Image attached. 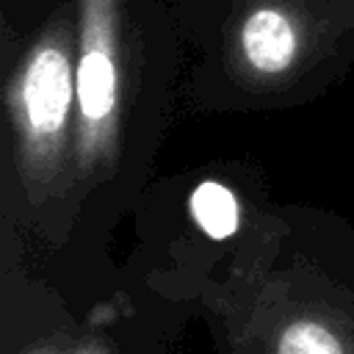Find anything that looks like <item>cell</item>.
<instances>
[{"instance_id":"obj_1","label":"cell","mask_w":354,"mask_h":354,"mask_svg":"<svg viewBox=\"0 0 354 354\" xmlns=\"http://www.w3.org/2000/svg\"><path fill=\"white\" fill-rule=\"evenodd\" d=\"M75 53L77 22L58 8L22 53L8 88L14 158L33 202L53 196L75 144Z\"/></svg>"},{"instance_id":"obj_2","label":"cell","mask_w":354,"mask_h":354,"mask_svg":"<svg viewBox=\"0 0 354 354\" xmlns=\"http://www.w3.org/2000/svg\"><path fill=\"white\" fill-rule=\"evenodd\" d=\"M124 0H75V144L72 163L80 177L113 169L124 102L127 53Z\"/></svg>"},{"instance_id":"obj_3","label":"cell","mask_w":354,"mask_h":354,"mask_svg":"<svg viewBox=\"0 0 354 354\" xmlns=\"http://www.w3.org/2000/svg\"><path fill=\"white\" fill-rule=\"evenodd\" d=\"M307 50V25L288 3H254L235 28V58L254 80H279Z\"/></svg>"},{"instance_id":"obj_4","label":"cell","mask_w":354,"mask_h":354,"mask_svg":"<svg viewBox=\"0 0 354 354\" xmlns=\"http://www.w3.org/2000/svg\"><path fill=\"white\" fill-rule=\"evenodd\" d=\"M194 224L213 241H224L241 227V205L235 194L216 180H202L188 199Z\"/></svg>"},{"instance_id":"obj_5","label":"cell","mask_w":354,"mask_h":354,"mask_svg":"<svg viewBox=\"0 0 354 354\" xmlns=\"http://www.w3.org/2000/svg\"><path fill=\"white\" fill-rule=\"evenodd\" d=\"M277 354H346V346L326 321L301 315L282 326Z\"/></svg>"},{"instance_id":"obj_6","label":"cell","mask_w":354,"mask_h":354,"mask_svg":"<svg viewBox=\"0 0 354 354\" xmlns=\"http://www.w3.org/2000/svg\"><path fill=\"white\" fill-rule=\"evenodd\" d=\"M72 354H108V348L100 340H83Z\"/></svg>"},{"instance_id":"obj_7","label":"cell","mask_w":354,"mask_h":354,"mask_svg":"<svg viewBox=\"0 0 354 354\" xmlns=\"http://www.w3.org/2000/svg\"><path fill=\"white\" fill-rule=\"evenodd\" d=\"M30 354H58L55 348H50V346H41V348H33Z\"/></svg>"}]
</instances>
